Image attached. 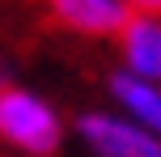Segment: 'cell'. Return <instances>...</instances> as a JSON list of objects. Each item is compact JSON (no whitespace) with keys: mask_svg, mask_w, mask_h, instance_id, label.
I'll return each mask as SVG.
<instances>
[{"mask_svg":"<svg viewBox=\"0 0 161 157\" xmlns=\"http://www.w3.org/2000/svg\"><path fill=\"white\" fill-rule=\"evenodd\" d=\"M59 136H64L59 115L42 98L25 89H0V140L30 157H51L59 149Z\"/></svg>","mask_w":161,"mask_h":157,"instance_id":"1","label":"cell"},{"mask_svg":"<svg viewBox=\"0 0 161 157\" xmlns=\"http://www.w3.org/2000/svg\"><path fill=\"white\" fill-rule=\"evenodd\" d=\"M76 132L97 157H161V136L144 132L140 123L119 119V115H97V110L80 115Z\"/></svg>","mask_w":161,"mask_h":157,"instance_id":"2","label":"cell"},{"mask_svg":"<svg viewBox=\"0 0 161 157\" xmlns=\"http://www.w3.org/2000/svg\"><path fill=\"white\" fill-rule=\"evenodd\" d=\"M42 4L59 25H68L76 34H89V38L123 34V25L131 21V8L123 0H42Z\"/></svg>","mask_w":161,"mask_h":157,"instance_id":"3","label":"cell"},{"mask_svg":"<svg viewBox=\"0 0 161 157\" xmlns=\"http://www.w3.org/2000/svg\"><path fill=\"white\" fill-rule=\"evenodd\" d=\"M123 59H127V72L140 81H161V21L157 17H131L123 25Z\"/></svg>","mask_w":161,"mask_h":157,"instance_id":"4","label":"cell"},{"mask_svg":"<svg viewBox=\"0 0 161 157\" xmlns=\"http://www.w3.org/2000/svg\"><path fill=\"white\" fill-rule=\"evenodd\" d=\"M110 93L131 115V123H140L144 132L161 136V89L153 81H140V76H131V72H114L110 76Z\"/></svg>","mask_w":161,"mask_h":157,"instance_id":"5","label":"cell"},{"mask_svg":"<svg viewBox=\"0 0 161 157\" xmlns=\"http://www.w3.org/2000/svg\"><path fill=\"white\" fill-rule=\"evenodd\" d=\"M123 4L136 8L140 17H157V13H161V0H123Z\"/></svg>","mask_w":161,"mask_h":157,"instance_id":"6","label":"cell"},{"mask_svg":"<svg viewBox=\"0 0 161 157\" xmlns=\"http://www.w3.org/2000/svg\"><path fill=\"white\" fill-rule=\"evenodd\" d=\"M0 89H4V72H0Z\"/></svg>","mask_w":161,"mask_h":157,"instance_id":"7","label":"cell"}]
</instances>
